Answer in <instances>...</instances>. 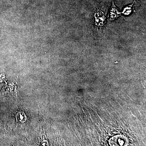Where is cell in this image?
Returning a JSON list of instances; mask_svg holds the SVG:
<instances>
[{
  "mask_svg": "<svg viewBox=\"0 0 146 146\" xmlns=\"http://www.w3.org/2000/svg\"><path fill=\"white\" fill-rule=\"evenodd\" d=\"M109 13V20L110 21H115L117 19L121 14V12L120 11L119 9L115 5L113 0H112V7Z\"/></svg>",
  "mask_w": 146,
  "mask_h": 146,
  "instance_id": "cell-2",
  "label": "cell"
},
{
  "mask_svg": "<svg viewBox=\"0 0 146 146\" xmlns=\"http://www.w3.org/2000/svg\"><path fill=\"white\" fill-rule=\"evenodd\" d=\"M134 3L133 2L132 4L130 5H128L126 7L123 9V11L121 13H123L125 15H129L132 12V11L133 9V7H134Z\"/></svg>",
  "mask_w": 146,
  "mask_h": 146,
  "instance_id": "cell-3",
  "label": "cell"
},
{
  "mask_svg": "<svg viewBox=\"0 0 146 146\" xmlns=\"http://www.w3.org/2000/svg\"><path fill=\"white\" fill-rule=\"evenodd\" d=\"M16 118L18 121L21 123H24L26 121L27 117L25 113L23 112H19L16 114Z\"/></svg>",
  "mask_w": 146,
  "mask_h": 146,
  "instance_id": "cell-4",
  "label": "cell"
},
{
  "mask_svg": "<svg viewBox=\"0 0 146 146\" xmlns=\"http://www.w3.org/2000/svg\"><path fill=\"white\" fill-rule=\"evenodd\" d=\"M107 7L102 3L99 4L95 9L94 25L97 30H101L104 27L107 18Z\"/></svg>",
  "mask_w": 146,
  "mask_h": 146,
  "instance_id": "cell-1",
  "label": "cell"
}]
</instances>
